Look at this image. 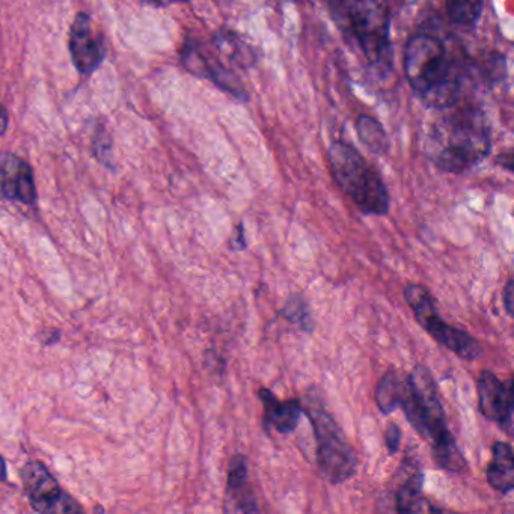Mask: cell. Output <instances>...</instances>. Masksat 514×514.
Returning a JSON list of instances; mask_svg holds the SVG:
<instances>
[{
	"label": "cell",
	"instance_id": "603a6c76",
	"mask_svg": "<svg viewBox=\"0 0 514 514\" xmlns=\"http://www.w3.org/2000/svg\"><path fill=\"white\" fill-rule=\"evenodd\" d=\"M401 430L395 423H389L385 430V444L389 453L395 454L400 448Z\"/></svg>",
	"mask_w": 514,
	"mask_h": 514
},
{
	"label": "cell",
	"instance_id": "52a82bcc",
	"mask_svg": "<svg viewBox=\"0 0 514 514\" xmlns=\"http://www.w3.org/2000/svg\"><path fill=\"white\" fill-rule=\"evenodd\" d=\"M404 299L414 311L417 322L429 332L436 343L466 361H474L481 355L480 343L471 334L448 325L439 316L435 299L426 287L420 284H407L404 287Z\"/></svg>",
	"mask_w": 514,
	"mask_h": 514
},
{
	"label": "cell",
	"instance_id": "9a60e30c",
	"mask_svg": "<svg viewBox=\"0 0 514 514\" xmlns=\"http://www.w3.org/2000/svg\"><path fill=\"white\" fill-rule=\"evenodd\" d=\"M493 459L487 468V481L496 492L510 493L514 489L513 447L507 442H495L492 447Z\"/></svg>",
	"mask_w": 514,
	"mask_h": 514
},
{
	"label": "cell",
	"instance_id": "277c9868",
	"mask_svg": "<svg viewBox=\"0 0 514 514\" xmlns=\"http://www.w3.org/2000/svg\"><path fill=\"white\" fill-rule=\"evenodd\" d=\"M432 159L441 171L460 174L480 163L492 150L489 127L478 111H462L436 129Z\"/></svg>",
	"mask_w": 514,
	"mask_h": 514
},
{
	"label": "cell",
	"instance_id": "5b68a950",
	"mask_svg": "<svg viewBox=\"0 0 514 514\" xmlns=\"http://www.w3.org/2000/svg\"><path fill=\"white\" fill-rule=\"evenodd\" d=\"M328 159L334 180L364 215L383 216L389 212L391 198L382 177L352 145L335 141L329 147Z\"/></svg>",
	"mask_w": 514,
	"mask_h": 514
},
{
	"label": "cell",
	"instance_id": "4fadbf2b",
	"mask_svg": "<svg viewBox=\"0 0 514 514\" xmlns=\"http://www.w3.org/2000/svg\"><path fill=\"white\" fill-rule=\"evenodd\" d=\"M248 459L243 454H236L228 468L227 498L225 511L228 513H258L257 501L248 483Z\"/></svg>",
	"mask_w": 514,
	"mask_h": 514
},
{
	"label": "cell",
	"instance_id": "4316f807",
	"mask_svg": "<svg viewBox=\"0 0 514 514\" xmlns=\"http://www.w3.org/2000/svg\"><path fill=\"white\" fill-rule=\"evenodd\" d=\"M8 127V112L4 106H0V136L7 132Z\"/></svg>",
	"mask_w": 514,
	"mask_h": 514
},
{
	"label": "cell",
	"instance_id": "ffe728a7",
	"mask_svg": "<svg viewBox=\"0 0 514 514\" xmlns=\"http://www.w3.org/2000/svg\"><path fill=\"white\" fill-rule=\"evenodd\" d=\"M451 22L460 28H474L483 13V0H447Z\"/></svg>",
	"mask_w": 514,
	"mask_h": 514
},
{
	"label": "cell",
	"instance_id": "484cf974",
	"mask_svg": "<svg viewBox=\"0 0 514 514\" xmlns=\"http://www.w3.org/2000/svg\"><path fill=\"white\" fill-rule=\"evenodd\" d=\"M144 4L154 5V7H168L172 4H186L189 0H142Z\"/></svg>",
	"mask_w": 514,
	"mask_h": 514
},
{
	"label": "cell",
	"instance_id": "7402d4cb",
	"mask_svg": "<svg viewBox=\"0 0 514 514\" xmlns=\"http://www.w3.org/2000/svg\"><path fill=\"white\" fill-rule=\"evenodd\" d=\"M94 154L98 162L111 168L112 166V138L105 127H98L94 136Z\"/></svg>",
	"mask_w": 514,
	"mask_h": 514
},
{
	"label": "cell",
	"instance_id": "e0dca14e",
	"mask_svg": "<svg viewBox=\"0 0 514 514\" xmlns=\"http://www.w3.org/2000/svg\"><path fill=\"white\" fill-rule=\"evenodd\" d=\"M213 41H215L219 52H221L225 58L234 62V64L239 65V67L249 68L257 61V55H255L254 50H252L251 46H249L243 38H240L236 32L222 29V31H219L218 34L215 35Z\"/></svg>",
	"mask_w": 514,
	"mask_h": 514
},
{
	"label": "cell",
	"instance_id": "44dd1931",
	"mask_svg": "<svg viewBox=\"0 0 514 514\" xmlns=\"http://www.w3.org/2000/svg\"><path fill=\"white\" fill-rule=\"evenodd\" d=\"M282 316L288 322L299 325L303 331L313 332L314 322L313 317H311L310 306L300 294H293V296L288 297L284 310H282Z\"/></svg>",
	"mask_w": 514,
	"mask_h": 514
},
{
	"label": "cell",
	"instance_id": "d6986e66",
	"mask_svg": "<svg viewBox=\"0 0 514 514\" xmlns=\"http://www.w3.org/2000/svg\"><path fill=\"white\" fill-rule=\"evenodd\" d=\"M356 132L362 144L374 154H385L389 150V138L379 121L361 115L356 121Z\"/></svg>",
	"mask_w": 514,
	"mask_h": 514
},
{
	"label": "cell",
	"instance_id": "30bf717a",
	"mask_svg": "<svg viewBox=\"0 0 514 514\" xmlns=\"http://www.w3.org/2000/svg\"><path fill=\"white\" fill-rule=\"evenodd\" d=\"M0 199L28 205L38 199L31 165L8 151H0Z\"/></svg>",
	"mask_w": 514,
	"mask_h": 514
},
{
	"label": "cell",
	"instance_id": "8992f818",
	"mask_svg": "<svg viewBox=\"0 0 514 514\" xmlns=\"http://www.w3.org/2000/svg\"><path fill=\"white\" fill-rule=\"evenodd\" d=\"M303 412L310 418L317 439V466L323 478L332 484L350 480L358 469V459L343 430L326 410L320 398L308 395Z\"/></svg>",
	"mask_w": 514,
	"mask_h": 514
},
{
	"label": "cell",
	"instance_id": "5bb4252c",
	"mask_svg": "<svg viewBox=\"0 0 514 514\" xmlns=\"http://www.w3.org/2000/svg\"><path fill=\"white\" fill-rule=\"evenodd\" d=\"M261 403L264 404V424L273 427L281 435L293 433L302 418V403L296 398L279 401L269 389L263 388L258 392Z\"/></svg>",
	"mask_w": 514,
	"mask_h": 514
},
{
	"label": "cell",
	"instance_id": "cb8c5ba5",
	"mask_svg": "<svg viewBox=\"0 0 514 514\" xmlns=\"http://www.w3.org/2000/svg\"><path fill=\"white\" fill-rule=\"evenodd\" d=\"M513 279H508L507 285L504 287V291H502V297H504V306L505 311H507L508 316L513 317Z\"/></svg>",
	"mask_w": 514,
	"mask_h": 514
},
{
	"label": "cell",
	"instance_id": "ac0fdd59",
	"mask_svg": "<svg viewBox=\"0 0 514 514\" xmlns=\"http://www.w3.org/2000/svg\"><path fill=\"white\" fill-rule=\"evenodd\" d=\"M404 379L391 368L383 374L376 389V401L380 412L385 415L392 414L400 407L401 397H403Z\"/></svg>",
	"mask_w": 514,
	"mask_h": 514
},
{
	"label": "cell",
	"instance_id": "ba28073f",
	"mask_svg": "<svg viewBox=\"0 0 514 514\" xmlns=\"http://www.w3.org/2000/svg\"><path fill=\"white\" fill-rule=\"evenodd\" d=\"M23 486L32 508L38 513H74L83 508L64 492L41 462H29L22 469Z\"/></svg>",
	"mask_w": 514,
	"mask_h": 514
},
{
	"label": "cell",
	"instance_id": "7a4b0ae2",
	"mask_svg": "<svg viewBox=\"0 0 514 514\" xmlns=\"http://www.w3.org/2000/svg\"><path fill=\"white\" fill-rule=\"evenodd\" d=\"M404 73L430 108H451L459 100L462 76L442 41L432 35L418 34L407 41Z\"/></svg>",
	"mask_w": 514,
	"mask_h": 514
},
{
	"label": "cell",
	"instance_id": "2e32d148",
	"mask_svg": "<svg viewBox=\"0 0 514 514\" xmlns=\"http://www.w3.org/2000/svg\"><path fill=\"white\" fill-rule=\"evenodd\" d=\"M424 474L415 471L403 481L395 493V511L398 513H420V511H441V508L432 507L423 498Z\"/></svg>",
	"mask_w": 514,
	"mask_h": 514
},
{
	"label": "cell",
	"instance_id": "8fae6325",
	"mask_svg": "<svg viewBox=\"0 0 514 514\" xmlns=\"http://www.w3.org/2000/svg\"><path fill=\"white\" fill-rule=\"evenodd\" d=\"M70 53L74 67L79 73L91 74L106 58L105 40L95 34L91 17L79 13L70 32Z\"/></svg>",
	"mask_w": 514,
	"mask_h": 514
},
{
	"label": "cell",
	"instance_id": "6da1fadb",
	"mask_svg": "<svg viewBox=\"0 0 514 514\" xmlns=\"http://www.w3.org/2000/svg\"><path fill=\"white\" fill-rule=\"evenodd\" d=\"M400 407L415 432L432 444L433 460L439 468L456 474L466 471L468 463L448 430L438 385L429 368L415 365L404 377Z\"/></svg>",
	"mask_w": 514,
	"mask_h": 514
},
{
	"label": "cell",
	"instance_id": "d4e9b609",
	"mask_svg": "<svg viewBox=\"0 0 514 514\" xmlns=\"http://www.w3.org/2000/svg\"><path fill=\"white\" fill-rule=\"evenodd\" d=\"M231 248H233L234 251H243V249L246 248L242 225H239V227H236V230H234L233 239H231Z\"/></svg>",
	"mask_w": 514,
	"mask_h": 514
},
{
	"label": "cell",
	"instance_id": "3957f363",
	"mask_svg": "<svg viewBox=\"0 0 514 514\" xmlns=\"http://www.w3.org/2000/svg\"><path fill=\"white\" fill-rule=\"evenodd\" d=\"M346 34L355 38L367 61L382 74L392 70L391 14L385 0H329Z\"/></svg>",
	"mask_w": 514,
	"mask_h": 514
},
{
	"label": "cell",
	"instance_id": "9c48e42d",
	"mask_svg": "<svg viewBox=\"0 0 514 514\" xmlns=\"http://www.w3.org/2000/svg\"><path fill=\"white\" fill-rule=\"evenodd\" d=\"M478 407L487 420L513 435V380L501 382L492 371H481L477 382Z\"/></svg>",
	"mask_w": 514,
	"mask_h": 514
},
{
	"label": "cell",
	"instance_id": "7c38bea8",
	"mask_svg": "<svg viewBox=\"0 0 514 514\" xmlns=\"http://www.w3.org/2000/svg\"><path fill=\"white\" fill-rule=\"evenodd\" d=\"M181 61H183L184 67H186L190 73L195 74V76L212 80L213 83L221 86L222 89H227L234 97H246V92L243 91L239 80H237L227 68L222 67L215 58L205 55L204 50L201 49L199 44L193 43V41H187V43L184 44L183 52H181Z\"/></svg>",
	"mask_w": 514,
	"mask_h": 514
},
{
	"label": "cell",
	"instance_id": "83f0119b",
	"mask_svg": "<svg viewBox=\"0 0 514 514\" xmlns=\"http://www.w3.org/2000/svg\"><path fill=\"white\" fill-rule=\"evenodd\" d=\"M7 478V463H5L4 457L0 456V481Z\"/></svg>",
	"mask_w": 514,
	"mask_h": 514
}]
</instances>
